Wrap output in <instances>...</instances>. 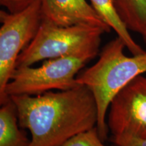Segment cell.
Wrapping results in <instances>:
<instances>
[{
  "instance_id": "1",
  "label": "cell",
  "mask_w": 146,
  "mask_h": 146,
  "mask_svg": "<svg viewBox=\"0 0 146 146\" xmlns=\"http://www.w3.org/2000/svg\"><path fill=\"white\" fill-rule=\"evenodd\" d=\"M10 98L16 107L19 125L31 133L28 146H61L75 135L98 125L96 99L84 85Z\"/></svg>"
},
{
  "instance_id": "2",
  "label": "cell",
  "mask_w": 146,
  "mask_h": 146,
  "mask_svg": "<svg viewBox=\"0 0 146 146\" xmlns=\"http://www.w3.org/2000/svg\"><path fill=\"white\" fill-rule=\"evenodd\" d=\"M125 48V42L116 36L104 47L98 61L76 77L78 83L86 86L96 99L97 127L103 141L107 137L106 114L113 98L134 78L146 72V51L127 56Z\"/></svg>"
},
{
  "instance_id": "3",
  "label": "cell",
  "mask_w": 146,
  "mask_h": 146,
  "mask_svg": "<svg viewBox=\"0 0 146 146\" xmlns=\"http://www.w3.org/2000/svg\"><path fill=\"white\" fill-rule=\"evenodd\" d=\"M99 50L46 60L39 67H17L5 87L1 104L12 96H36L57 89L67 90L80 85L77 74L84 66L94 58Z\"/></svg>"
},
{
  "instance_id": "4",
  "label": "cell",
  "mask_w": 146,
  "mask_h": 146,
  "mask_svg": "<svg viewBox=\"0 0 146 146\" xmlns=\"http://www.w3.org/2000/svg\"><path fill=\"white\" fill-rule=\"evenodd\" d=\"M105 33L102 29L91 25L59 27L42 21L33 39L18 56L16 68L99 50L102 35Z\"/></svg>"
},
{
  "instance_id": "5",
  "label": "cell",
  "mask_w": 146,
  "mask_h": 146,
  "mask_svg": "<svg viewBox=\"0 0 146 146\" xmlns=\"http://www.w3.org/2000/svg\"><path fill=\"white\" fill-rule=\"evenodd\" d=\"M0 97L16 69L19 55L33 39L42 22L41 0L16 13L0 11Z\"/></svg>"
},
{
  "instance_id": "6",
  "label": "cell",
  "mask_w": 146,
  "mask_h": 146,
  "mask_svg": "<svg viewBox=\"0 0 146 146\" xmlns=\"http://www.w3.org/2000/svg\"><path fill=\"white\" fill-rule=\"evenodd\" d=\"M108 111L107 126L115 145L146 139V76H138L123 87Z\"/></svg>"
},
{
  "instance_id": "7",
  "label": "cell",
  "mask_w": 146,
  "mask_h": 146,
  "mask_svg": "<svg viewBox=\"0 0 146 146\" xmlns=\"http://www.w3.org/2000/svg\"><path fill=\"white\" fill-rule=\"evenodd\" d=\"M41 12L42 21L59 27L87 25L111 30L87 0H41Z\"/></svg>"
},
{
  "instance_id": "8",
  "label": "cell",
  "mask_w": 146,
  "mask_h": 146,
  "mask_svg": "<svg viewBox=\"0 0 146 146\" xmlns=\"http://www.w3.org/2000/svg\"><path fill=\"white\" fill-rule=\"evenodd\" d=\"M91 5L100 17L113 29L125 42L126 47L132 55H137L145 52L129 33V30L120 18L113 0H89Z\"/></svg>"
},
{
  "instance_id": "9",
  "label": "cell",
  "mask_w": 146,
  "mask_h": 146,
  "mask_svg": "<svg viewBox=\"0 0 146 146\" xmlns=\"http://www.w3.org/2000/svg\"><path fill=\"white\" fill-rule=\"evenodd\" d=\"M18 126L17 110L9 98L0 109V146H28V139Z\"/></svg>"
},
{
  "instance_id": "10",
  "label": "cell",
  "mask_w": 146,
  "mask_h": 146,
  "mask_svg": "<svg viewBox=\"0 0 146 146\" xmlns=\"http://www.w3.org/2000/svg\"><path fill=\"white\" fill-rule=\"evenodd\" d=\"M118 14L129 31L146 34V0H113Z\"/></svg>"
},
{
  "instance_id": "11",
  "label": "cell",
  "mask_w": 146,
  "mask_h": 146,
  "mask_svg": "<svg viewBox=\"0 0 146 146\" xmlns=\"http://www.w3.org/2000/svg\"><path fill=\"white\" fill-rule=\"evenodd\" d=\"M100 137L98 127L83 131L67 140L61 146H106Z\"/></svg>"
},
{
  "instance_id": "12",
  "label": "cell",
  "mask_w": 146,
  "mask_h": 146,
  "mask_svg": "<svg viewBox=\"0 0 146 146\" xmlns=\"http://www.w3.org/2000/svg\"><path fill=\"white\" fill-rule=\"evenodd\" d=\"M37 0H0V3L9 12L16 13L25 10Z\"/></svg>"
},
{
  "instance_id": "13",
  "label": "cell",
  "mask_w": 146,
  "mask_h": 146,
  "mask_svg": "<svg viewBox=\"0 0 146 146\" xmlns=\"http://www.w3.org/2000/svg\"><path fill=\"white\" fill-rule=\"evenodd\" d=\"M117 146H146V139H135Z\"/></svg>"
},
{
  "instance_id": "14",
  "label": "cell",
  "mask_w": 146,
  "mask_h": 146,
  "mask_svg": "<svg viewBox=\"0 0 146 146\" xmlns=\"http://www.w3.org/2000/svg\"><path fill=\"white\" fill-rule=\"evenodd\" d=\"M142 37H143V41H145V43H146V34H145V35H144V36H142Z\"/></svg>"
}]
</instances>
